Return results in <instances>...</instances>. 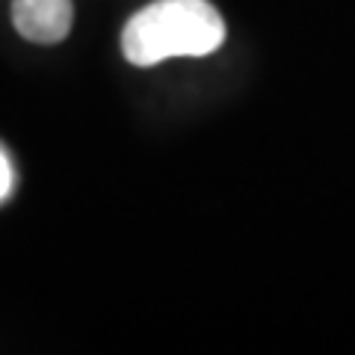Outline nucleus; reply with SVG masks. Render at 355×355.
Segmentation results:
<instances>
[{
  "label": "nucleus",
  "instance_id": "nucleus-1",
  "mask_svg": "<svg viewBox=\"0 0 355 355\" xmlns=\"http://www.w3.org/2000/svg\"><path fill=\"white\" fill-rule=\"evenodd\" d=\"M225 42V21L207 0H154L121 30V53L133 65L172 57H207Z\"/></svg>",
  "mask_w": 355,
  "mask_h": 355
},
{
  "label": "nucleus",
  "instance_id": "nucleus-2",
  "mask_svg": "<svg viewBox=\"0 0 355 355\" xmlns=\"http://www.w3.org/2000/svg\"><path fill=\"white\" fill-rule=\"evenodd\" d=\"M74 21L71 0H12V24L27 42L57 44Z\"/></svg>",
  "mask_w": 355,
  "mask_h": 355
},
{
  "label": "nucleus",
  "instance_id": "nucleus-3",
  "mask_svg": "<svg viewBox=\"0 0 355 355\" xmlns=\"http://www.w3.org/2000/svg\"><path fill=\"white\" fill-rule=\"evenodd\" d=\"M15 187V175H12V163H9V157L3 154V148H0V202L12 193Z\"/></svg>",
  "mask_w": 355,
  "mask_h": 355
}]
</instances>
